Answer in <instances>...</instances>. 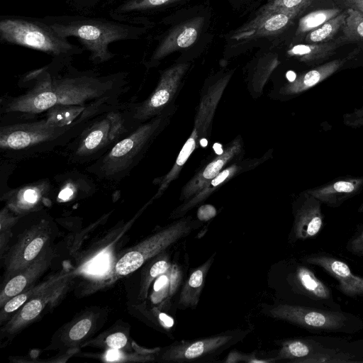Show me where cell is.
I'll list each match as a JSON object with an SVG mask.
<instances>
[{
	"instance_id": "1",
	"label": "cell",
	"mask_w": 363,
	"mask_h": 363,
	"mask_svg": "<svg viewBox=\"0 0 363 363\" xmlns=\"http://www.w3.org/2000/svg\"><path fill=\"white\" fill-rule=\"evenodd\" d=\"M69 58H52L40 68L23 75L19 86L26 91L0 99L1 124L38 117L57 106H85L101 100H121L130 89L128 73L106 75L80 71Z\"/></svg>"
},
{
	"instance_id": "2",
	"label": "cell",
	"mask_w": 363,
	"mask_h": 363,
	"mask_svg": "<svg viewBox=\"0 0 363 363\" xmlns=\"http://www.w3.org/2000/svg\"><path fill=\"white\" fill-rule=\"evenodd\" d=\"M133 101L121 102L95 116L70 143L59 150L68 164L96 161L140 124L134 117Z\"/></svg>"
},
{
	"instance_id": "3",
	"label": "cell",
	"mask_w": 363,
	"mask_h": 363,
	"mask_svg": "<svg viewBox=\"0 0 363 363\" xmlns=\"http://www.w3.org/2000/svg\"><path fill=\"white\" fill-rule=\"evenodd\" d=\"M91 120L62 126L54 125L45 118L38 116L1 124V158L17 163L23 160L59 150L74 139Z\"/></svg>"
},
{
	"instance_id": "4",
	"label": "cell",
	"mask_w": 363,
	"mask_h": 363,
	"mask_svg": "<svg viewBox=\"0 0 363 363\" xmlns=\"http://www.w3.org/2000/svg\"><path fill=\"white\" fill-rule=\"evenodd\" d=\"M61 36L76 38L89 60L94 64L111 60L115 54L108 48L111 43L138 39L143 32L140 23L134 21L108 20L86 16H57L43 18Z\"/></svg>"
},
{
	"instance_id": "5",
	"label": "cell",
	"mask_w": 363,
	"mask_h": 363,
	"mask_svg": "<svg viewBox=\"0 0 363 363\" xmlns=\"http://www.w3.org/2000/svg\"><path fill=\"white\" fill-rule=\"evenodd\" d=\"M171 118L155 117L140 124L101 157L86 165L84 171L106 187L117 186L142 161Z\"/></svg>"
},
{
	"instance_id": "6",
	"label": "cell",
	"mask_w": 363,
	"mask_h": 363,
	"mask_svg": "<svg viewBox=\"0 0 363 363\" xmlns=\"http://www.w3.org/2000/svg\"><path fill=\"white\" fill-rule=\"evenodd\" d=\"M267 278L276 301L303 306L312 301L328 309L341 310L330 289L301 261L280 260L269 267Z\"/></svg>"
},
{
	"instance_id": "7",
	"label": "cell",
	"mask_w": 363,
	"mask_h": 363,
	"mask_svg": "<svg viewBox=\"0 0 363 363\" xmlns=\"http://www.w3.org/2000/svg\"><path fill=\"white\" fill-rule=\"evenodd\" d=\"M232 74L233 72H227L203 87L196 108L190 135L180 150L172 168L164 175L153 180V184L158 189L151 199L152 201L162 196L171 183L178 178L186 162L199 147L201 142L209 138L216 111Z\"/></svg>"
},
{
	"instance_id": "8",
	"label": "cell",
	"mask_w": 363,
	"mask_h": 363,
	"mask_svg": "<svg viewBox=\"0 0 363 363\" xmlns=\"http://www.w3.org/2000/svg\"><path fill=\"white\" fill-rule=\"evenodd\" d=\"M0 40L3 43L28 48L52 58L73 59L84 50L60 35L43 18L6 16L0 21Z\"/></svg>"
},
{
	"instance_id": "9",
	"label": "cell",
	"mask_w": 363,
	"mask_h": 363,
	"mask_svg": "<svg viewBox=\"0 0 363 363\" xmlns=\"http://www.w3.org/2000/svg\"><path fill=\"white\" fill-rule=\"evenodd\" d=\"M260 313L313 333L354 334L363 328L362 319L350 313L276 300L272 303H262Z\"/></svg>"
},
{
	"instance_id": "10",
	"label": "cell",
	"mask_w": 363,
	"mask_h": 363,
	"mask_svg": "<svg viewBox=\"0 0 363 363\" xmlns=\"http://www.w3.org/2000/svg\"><path fill=\"white\" fill-rule=\"evenodd\" d=\"M203 223L185 216L174 220L123 254L114 267L118 276L129 274L201 228Z\"/></svg>"
},
{
	"instance_id": "11",
	"label": "cell",
	"mask_w": 363,
	"mask_h": 363,
	"mask_svg": "<svg viewBox=\"0 0 363 363\" xmlns=\"http://www.w3.org/2000/svg\"><path fill=\"white\" fill-rule=\"evenodd\" d=\"M252 328H235L191 340H176L161 349L156 357L159 362L190 363L213 362L224 352L242 342Z\"/></svg>"
},
{
	"instance_id": "12",
	"label": "cell",
	"mask_w": 363,
	"mask_h": 363,
	"mask_svg": "<svg viewBox=\"0 0 363 363\" xmlns=\"http://www.w3.org/2000/svg\"><path fill=\"white\" fill-rule=\"evenodd\" d=\"M189 67V63L182 62L164 69L151 94L142 101H133L134 117L139 123L155 117L173 116L177 110L176 99Z\"/></svg>"
},
{
	"instance_id": "13",
	"label": "cell",
	"mask_w": 363,
	"mask_h": 363,
	"mask_svg": "<svg viewBox=\"0 0 363 363\" xmlns=\"http://www.w3.org/2000/svg\"><path fill=\"white\" fill-rule=\"evenodd\" d=\"M52 230L50 221L42 219L21 235L5 256L4 282L30 265L50 247Z\"/></svg>"
},
{
	"instance_id": "14",
	"label": "cell",
	"mask_w": 363,
	"mask_h": 363,
	"mask_svg": "<svg viewBox=\"0 0 363 363\" xmlns=\"http://www.w3.org/2000/svg\"><path fill=\"white\" fill-rule=\"evenodd\" d=\"M244 142L238 135L225 145L222 152L213 157L195 172L191 179L182 186L179 201L184 202L199 192L212 179L234 162L243 158Z\"/></svg>"
},
{
	"instance_id": "15",
	"label": "cell",
	"mask_w": 363,
	"mask_h": 363,
	"mask_svg": "<svg viewBox=\"0 0 363 363\" xmlns=\"http://www.w3.org/2000/svg\"><path fill=\"white\" fill-rule=\"evenodd\" d=\"M272 156V150H269L259 157L240 159L229 164L216 177L209 181L203 188L189 199L182 202L170 213L169 218L176 220L184 217L196 206L204 202L214 192L237 176L254 169L263 164Z\"/></svg>"
},
{
	"instance_id": "16",
	"label": "cell",
	"mask_w": 363,
	"mask_h": 363,
	"mask_svg": "<svg viewBox=\"0 0 363 363\" xmlns=\"http://www.w3.org/2000/svg\"><path fill=\"white\" fill-rule=\"evenodd\" d=\"M55 195L54 184L48 178L9 189L1 194L9 209L16 216H25L40 211Z\"/></svg>"
},
{
	"instance_id": "17",
	"label": "cell",
	"mask_w": 363,
	"mask_h": 363,
	"mask_svg": "<svg viewBox=\"0 0 363 363\" xmlns=\"http://www.w3.org/2000/svg\"><path fill=\"white\" fill-rule=\"evenodd\" d=\"M321 203L307 191L292 204L293 223L288 236L290 244L315 238L323 227Z\"/></svg>"
},
{
	"instance_id": "18",
	"label": "cell",
	"mask_w": 363,
	"mask_h": 363,
	"mask_svg": "<svg viewBox=\"0 0 363 363\" xmlns=\"http://www.w3.org/2000/svg\"><path fill=\"white\" fill-rule=\"evenodd\" d=\"M65 275H56L48 279V284L29 299L11 317L3 328L6 335H13L34 320L48 303L53 302L63 294L66 288Z\"/></svg>"
},
{
	"instance_id": "19",
	"label": "cell",
	"mask_w": 363,
	"mask_h": 363,
	"mask_svg": "<svg viewBox=\"0 0 363 363\" xmlns=\"http://www.w3.org/2000/svg\"><path fill=\"white\" fill-rule=\"evenodd\" d=\"M301 261L323 269L337 281L338 289L344 295L353 298H363V277L354 274L342 260L325 252H315L303 256Z\"/></svg>"
},
{
	"instance_id": "20",
	"label": "cell",
	"mask_w": 363,
	"mask_h": 363,
	"mask_svg": "<svg viewBox=\"0 0 363 363\" xmlns=\"http://www.w3.org/2000/svg\"><path fill=\"white\" fill-rule=\"evenodd\" d=\"M301 13L298 11L275 10L258 12L257 16L232 36L236 40H247L282 32Z\"/></svg>"
},
{
	"instance_id": "21",
	"label": "cell",
	"mask_w": 363,
	"mask_h": 363,
	"mask_svg": "<svg viewBox=\"0 0 363 363\" xmlns=\"http://www.w3.org/2000/svg\"><path fill=\"white\" fill-rule=\"evenodd\" d=\"M54 257L51 247L45 249L28 267L4 284L0 294V307L12 297L34 286L36 280L48 269Z\"/></svg>"
},
{
	"instance_id": "22",
	"label": "cell",
	"mask_w": 363,
	"mask_h": 363,
	"mask_svg": "<svg viewBox=\"0 0 363 363\" xmlns=\"http://www.w3.org/2000/svg\"><path fill=\"white\" fill-rule=\"evenodd\" d=\"M55 195L59 202H68L91 196L97 185L89 174L73 169L53 178Z\"/></svg>"
},
{
	"instance_id": "23",
	"label": "cell",
	"mask_w": 363,
	"mask_h": 363,
	"mask_svg": "<svg viewBox=\"0 0 363 363\" xmlns=\"http://www.w3.org/2000/svg\"><path fill=\"white\" fill-rule=\"evenodd\" d=\"M274 342L278 348L265 352L270 362L307 363L309 358L325 347L319 342L306 337L281 339Z\"/></svg>"
},
{
	"instance_id": "24",
	"label": "cell",
	"mask_w": 363,
	"mask_h": 363,
	"mask_svg": "<svg viewBox=\"0 0 363 363\" xmlns=\"http://www.w3.org/2000/svg\"><path fill=\"white\" fill-rule=\"evenodd\" d=\"M200 24V19H194L174 28L155 50L147 67L155 66L170 53L193 45L197 39Z\"/></svg>"
},
{
	"instance_id": "25",
	"label": "cell",
	"mask_w": 363,
	"mask_h": 363,
	"mask_svg": "<svg viewBox=\"0 0 363 363\" xmlns=\"http://www.w3.org/2000/svg\"><path fill=\"white\" fill-rule=\"evenodd\" d=\"M216 256V252H213L204 262L191 269L179 289L175 305L177 309H195L197 307L207 274Z\"/></svg>"
},
{
	"instance_id": "26",
	"label": "cell",
	"mask_w": 363,
	"mask_h": 363,
	"mask_svg": "<svg viewBox=\"0 0 363 363\" xmlns=\"http://www.w3.org/2000/svg\"><path fill=\"white\" fill-rule=\"evenodd\" d=\"M345 61L346 59L334 60L301 74L292 81L283 85L279 91V94L292 96L301 94L334 74Z\"/></svg>"
},
{
	"instance_id": "27",
	"label": "cell",
	"mask_w": 363,
	"mask_h": 363,
	"mask_svg": "<svg viewBox=\"0 0 363 363\" xmlns=\"http://www.w3.org/2000/svg\"><path fill=\"white\" fill-rule=\"evenodd\" d=\"M362 185L363 178L347 179L306 191L321 203L335 208L357 194Z\"/></svg>"
},
{
	"instance_id": "28",
	"label": "cell",
	"mask_w": 363,
	"mask_h": 363,
	"mask_svg": "<svg viewBox=\"0 0 363 363\" xmlns=\"http://www.w3.org/2000/svg\"><path fill=\"white\" fill-rule=\"evenodd\" d=\"M337 42L298 44L287 50L290 57H296L301 62L313 64L325 60L335 53Z\"/></svg>"
},
{
	"instance_id": "29",
	"label": "cell",
	"mask_w": 363,
	"mask_h": 363,
	"mask_svg": "<svg viewBox=\"0 0 363 363\" xmlns=\"http://www.w3.org/2000/svg\"><path fill=\"white\" fill-rule=\"evenodd\" d=\"M176 1L178 0H126L113 9L111 12L112 18L128 21L136 13L164 6Z\"/></svg>"
},
{
	"instance_id": "30",
	"label": "cell",
	"mask_w": 363,
	"mask_h": 363,
	"mask_svg": "<svg viewBox=\"0 0 363 363\" xmlns=\"http://www.w3.org/2000/svg\"><path fill=\"white\" fill-rule=\"evenodd\" d=\"M347 16V10L343 11L316 29L310 31L306 35V43H320L329 42L340 29H342Z\"/></svg>"
},
{
	"instance_id": "31",
	"label": "cell",
	"mask_w": 363,
	"mask_h": 363,
	"mask_svg": "<svg viewBox=\"0 0 363 363\" xmlns=\"http://www.w3.org/2000/svg\"><path fill=\"white\" fill-rule=\"evenodd\" d=\"M171 265L170 255L167 252V250L154 257L153 261L143 277L140 293V297L146 298L149 287L153 280L157 277L169 272Z\"/></svg>"
},
{
	"instance_id": "32",
	"label": "cell",
	"mask_w": 363,
	"mask_h": 363,
	"mask_svg": "<svg viewBox=\"0 0 363 363\" xmlns=\"http://www.w3.org/2000/svg\"><path fill=\"white\" fill-rule=\"evenodd\" d=\"M340 12V10L336 8L324 9L313 11L305 15L298 21L296 35L307 34L323 25L327 21L336 16Z\"/></svg>"
},
{
	"instance_id": "33",
	"label": "cell",
	"mask_w": 363,
	"mask_h": 363,
	"mask_svg": "<svg viewBox=\"0 0 363 363\" xmlns=\"http://www.w3.org/2000/svg\"><path fill=\"white\" fill-rule=\"evenodd\" d=\"M347 16L342 27L343 38L350 42H363V13L347 9Z\"/></svg>"
},
{
	"instance_id": "34",
	"label": "cell",
	"mask_w": 363,
	"mask_h": 363,
	"mask_svg": "<svg viewBox=\"0 0 363 363\" xmlns=\"http://www.w3.org/2000/svg\"><path fill=\"white\" fill-rule=\"evenodd\" d=\"M48 279L38 285L33 286L28 290L18 294V295L11 298L3 307L1 311V322L5 319L9 314L15 312L21 308L29 299L40 292L48 284Z\"/></svg>"
},
{
	"instance_id": "35",
	"label": "cell",
	"mask_w": 363,
	"mask_h": 363,
	"mask_svg": "<svg viewBox=\"0 0 363 363\" xmlns=\"http://www.w3.org/2000/svg\"><path fill=\"white\" fill-rule=\"evenodd\" d=\"M316 0H269L259 12L275 10L298 11L303 12Z\"/></svg>"
},
{
	"instance_id": "36",
	"label": "cell",
	"mask_w": 363,
	"mask_h": 363,
	"mask_svg": "<svg viewBox=\"0 0 363 363\" xmlns=\"http://www.w3.org/2000/svg\"><path fill=\"white\" fill-rule=\"evenodd\" d=\"M225 362H269L264 351L253 352L251 353L241 352L237 350L228 353Z\"/></svg>"
},
{
	"instance_id": "37",
	"label": "cell",
	"mask_w": 363,
	"mask_h": 363,
	"mask_svg": "<svg viewBox=\"0 0 363 363\" xmlns=\"http://www.w3.org/2000/svg\"><path fill=\"white\" fill-rule=\"evenodd\" d=\"M92 325L91 317H86L77 322L69 330L68 337L72 341L82 340L88 333Z\"/></svg>"
},
{
	"instance_id": "38",
	"label": "cell",
	"mask_w": 363,
	"mask_h": 363,
	"mask_svg": "<svg viewBox=\"0 0 363 363\" xmlns=\"http://www.w3.org/2000/svg\"><path fill=\"white\" fill-rule=\"evenodd\" d=\"M169 272L168 294L169 296H172L178 291L179 285L183 284L181 282L184 279L182 266L176 262L174 264H172Z\"/></svg>"
},
{
	"instance_id": "39",
	"label": "cell",
	"mask_w": 363,
	"mask_h": 363,
	"mask_svg": "<svg viewBox=\"0 0 363 363\" xmlns=\"http://www.w3.org/2000/svg\"><path fill=\"white\" fill-rule=\"evenodd\" d=\"M345 248L350 253L363 257V230L356 233L350 238Z\"/></svg>"
},
{
	"instance_id": "40",
	"label": "cell",
	"mask_w": 363,
	"mask_h": 363,
	"mask_svg": "<svg viewBox=\"0 0 363 363\" xmlns=\"http://www.w3.org/2000/svg\"><path fill=\"white\" fill-rule=\"evenodd\" d=\"M68 4L76 9L89 11L96 7L105 0H67Z\"/></svg>"
},
{
	"instance_id": "41",
	"label": "cell",
	"mask_w": 363,
	"mask_h": 363,
	"mask_svg": "<svg viewBox=\"0 0 363 363\" xmlns=\"http://www.w3.org/2000/svg\"><path fill=\"white\" fill-rule=\"evenodd\" d=\"M127 340L124 333L118 332L108 336L106 342L110 348L119 350L126 345Z\"/></svg>"
},
{
	"instance_id": "42",
	"label": "cell",
	"mask_w": 363,
	"mask_h": 363,
	"mask_svg": "<svg viewBox=\"0 0 363 363\" xmlns=\"http://www.w3.org/2000/svg\"><path fill=\"white\" fill-rule=\"evenodd\" d=\"M217 214L216 208L211 204L201 205L197 210V219L201 222L208 221Z\"/></svg>"
},
{
	"instance_id": "43",
	"label": "cell",
	"mask_w": 363,
	"mask_h": 363,
	"mask_svg": "<svg viewBox=\"0 0 363 363\" xmlns=\"http://www.w3.org/2000/svg\"><path fill=\"white\" fill-rule=\"evenodd\" d=\"M347 8H352L363 13V0H338Z\"/></svg>"
},
{
	"instance_id": "44",
	"label": "cell",
	"mask_w": 363,
	"mask_h": 363,
	"mask_svg": "<svg viewBox=\"0 0 363 363\" xmlns=\"http://www.w3.org/2000/svg\"><path fill=\"white\" fill-rule=\"evenodd\" d=\"M120 357L119 352L118 350L111 349L109 350L106 354V359L109 361H115L118 359Z\"/></svg>"
}]
</instances>
